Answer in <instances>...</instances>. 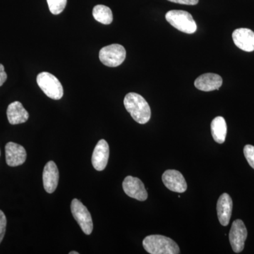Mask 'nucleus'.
I'll return each mask as SVG.
<instances>
[{
  "mask_svg": "<svg viewBox=\"0 0 254 254\" xmlns=\"http://www.w3.org/2000/svg\"><path fill=\"white\" fill-rule=\"evenodd\" d=\"M247 235V227L244 222L241 220H235L229 235L230 245L235 253H241L243 251Z\"/></svg>",
  "mask_w": 254,
  "mask_h": 254,
  "instance_id": "nucleus-7",
  "label": "nucleus"
},
{
  "mask_svg": "<svg viewBox=\"0 0 254 254\" xmlns=\"http://www.w3.org/2000/svg\"><path fill=\"white\" fill-rule=\"evenodd\" d=\"M79 253H78V252H69V254H78Z\"/></svg>",
  "mask_w": 254,
  "mask_h": 254,
  "instance_id": "nucleus-24",
  "label": "nucleus"
},
{
  "mask_svg": "<svg viewBox=\"0 0 254 254\" xmlns=\"http://www.w3.org/2000/svg\"><path fill=\"white\" fill-rule=\"evenodd\" d=\"M37 83L43 93L53 100H60L63 97V85L54 75L41 72L37 76Z\"/></svg>",
  "mask_w": 254,
  "mask_h": 254,
  "instance_id": "nucleus-4",
  "label": "nucleus"
},
{
  "mask_svg": "<svg viewBox=\"0 0 254 254\" xmlns=\"http://www.w3.org/2000/svg\"><path fill=\"white\" fill-rule=\"evenodd\" d=\"M7 79V74L5 72L4 66L0 64V87L6 82Z\"/></svg>",
  "mask_w": 254,
  "mask_h": 254,
  "instance_id": "nucleus-23",
  "label": "nucleus"
},
{
  "mask_svg": "<svg viewBox=\"0 0 254 254\" xmlns=\"http://www.w3.org/2000/svg\"><path fill=\"white\" fill-rule=\"evenodd\" d=\"M162 180L165 186L172 191L184 193L187 190V184L185 177L177 170H166L163 173Z\"/></svg>",
  "mask_w": 254,
  "mask_h": 254,
  "instance_id": "nucleus-10",
  "label": "nucleus"
},
{
  "mask_svg": "<svg viewBox=\"0 0 254 254\" xmlns=\"http://www.w3.org/2000/svg\"><path fill=\"white\" fill-rule=\"evenodd\" d=\"M6 163L10 167H17L26 162L27 153L22 145L9 142L5 145Z\"/></svg>",
  "mask_w": 254,
  "mask_h": 254,
  "instance_id": "nucleus-9",
  "label": "nucleus"
},
{
  "mask_svg": "<svg viewBox=\"0 0 254 254\" xmlns=\"http://www.w3.org/2000/svg\"><path fill=\"white\" fill-rule=\"evenodd\" d=\"M244 154L251 167L254 169V146L252 145H245Z\"/></svg>",
  "mask_w": 254,
  "mask_h": 254,
  "instance_id": "nucleus-20",
  "label": "nucleus"
},
{
  "mask_svg": "<svg viewBox=\"0 0 254 254\" xmlns=\"http://www.w3.org/2000/svg\"><path fill=\"white\" fill-rule=\"evenodd\" d=\"M6 218L2 210H0V244L4 239L6 232Z\"/></svg>",
  "mask_w": 254,
  "mask_h": 254,
  "instance_id": "nucleus-21",
  "label": "nucleus"
},
{
  "mask_svg": "<svg viewBox=\"0 0 254 254\" xmlns=\"http://www.w3.org/2000/svg\"><path fill=\"white\" fill-rule=\"evenodd\" d=\"M212 136L214 141L222 144L225 141L227 136V124L225 119L222 117H217L212 121L211 125Z\"/></svg>",
  "mask_w": 254,
  "mask_h": 254,
  "instance_id": "nucleus-17",
  "label": "nucleus"
},
{
  "mask_svg": "<svg viewBox=\"0 0 254 254\" xmlns=\"http://www.w3.org/2000/svg\"><path fill=\"white\" fill-rule=\"evenodd\" d=\"M144 250L150 254H178V245L169 237L153 235L145 237L143 241Z\"/></svg>",
  "mask_w": 254,
  "mask_h": 254,
  "instance_id": "nucleus-2",
  "label": "nucleus"
},
{
  "mask_svg": "<svg viewBox=\"0 0 254 254\" xmlns=\"http://www.w3.org/2000/svg\"><path fill=\"white\" fill-rule=\"evenodd\" d=\"M233 203L231 197L227 193L220 195L217 203V213L219 221L223 226H227L230 223L231 218Z\"/></svg>",
  "mask_w": 254,
  "mask_h": 254,
  "instance_id": "nucleus-15",
  "label": "nucleus"
},
{
  "mask_svg": "<svg viewBox=\"0 0 254 254\" xmlns=\"http://www.w3.org/2000/svg\"><path fill=\"white\" fill-rule=\"evenodd\" d=\"M171 2L186 5H195L198 4V0H168Z\"/></svg>",
  "mask_w": 254,
  "mask_h": 254,
  "instance_id": "nucleus-22",
  "label": "nucleus"
},
{
  "mask_svg": "<svg viewBox=\"0 0 254 254\" xmlns=\"http://www.w3.org/2000/svg\"><path fill=\"white\" fill-rule=\"evenodd\" d=\"M93 16L98 22L105 25H109L113 22V11L105 5H96L93 9Z\"/></svg>",
  "mask_w": 254,
  "mask_h": 254,
  "instance_id": "nucleus-18",
  "label": "nucleus"
},
{
  "mask_svg": "<svg viewBox=\"0 0 254 254\" xmlns=\"http://www.w3.org/2000/svg\"><path fill=\"white\" fill-rule=\"evenodd\" d=\"M110 155V148L108 142L100 140L97 143L92 155V165L97 171H103L106 168Z\"/></svg>",
  "mask_w": 254,
  "mask_h": 254,
  "instance_id": "nucleus-11",
  "label": "nucleus"
},
{
  "mask_svg": "<svg viewBox=\"0 0 254 254\" xmlns=\"http://www.w3.org/2000/svg\"><path fill=\"white\" fill-rule=\"evenodd\" d=\"M126 50L123 46L113 44L105 46L100 50V62L109 67H116L124 63L126 58Z\"/></svg>",
  "mask_w": 254,
  "mask_h": 254,
  "instance_id": "nucleus-5",
  "label": "nucleus"
},
{
  "mask_svg": "<svg viewBox=\"0 0 254 254\" xmlns=\"http://www.w3.org/2000/svg\"><path fill=\"white\" fill-rule=\"evenodd\" d=\"M235 46L245 52L254 51V32L249 28H238L232 33Z\"/></svg>",
  "mask_w": 254,
  "mask_h": 254,
  "instance_id": "nucleus-12",
  "label": "nucleus"
},
{
  "mask_svg": "<svg viewBox=\"0 0 254 254\" xmlns=\"http://www.w3.org/2000/svg\"><path fill=\"white\" fill-rule=\"evenodd\" d=\"M167 21L179 31L192 34L197 30V25L190 13L183 10H171L165 15Z\"/></svg>",
  "mask_w": 254,
  "mask_h": 254,
  "instance_id": "nucleus-3",
  "label": "nucleus"
},
{
  "mask_svg": "<svg viewBox=\"0 0 254 254\" xmlns=\"http://www.w3.org/2000/svg\"><path fill=\"white\" fill-rule=\"evenodd\" d=\"M50 12L54 15L61 14L66 7L67 0H47Z\"/></svg>",
  "mask_w": 254,
  "mask_h": 254,
  "instance_id": "nucleus-19",
  "label": "nucleus"
},
{
  "mask_svg": "<svg viewBox=\"0 0 254 254\" xmlns=\"http://www.w3.org/2000/svg\"><path fill=\"white\" fill-rule=\"evenodd\" d=\"M59 178V170L56 164L53 161L48 162L45 165L43 173V187L48 193H53L56 190Z\"/></svg>",
  "mask_w": 254,
  "mask_h": 254,
  "instance_id": "nucleus-13",
  "label": "nucleus"
},
{
  "mask_svg": "<svg viewBox=\"0 0 254 254\" xmlns=\"http://www.w3.org/2000/svg\"><path fill=\"white\" fill-rule=\"evenodd\" d=\"M124 105L136 123L144 125L151 117V110L146 100L141 95L129 93L125 96Z\"/></svg>",
  "mask_w": 254,
  "mask_h": 254,
  "instance_id": "nucleus-1",
  "label": "nucleus"
},
{
  "mask_svg": "<svg viewBox=\"0 0 254 254\" xmlns=\"http://www.w3.org/2000/svg\"><path fill=\"white\" fill-rule=\"evenodd\" d=\"M71 213L78 222L82 231L87 235H91L93 230V220L88 209L79 200L74 198L71 203Z\"/></svg>",
  "mask_w": 254,
  "mask_h": 254,
  "instance_id": "nucleus-6",
  "label": "nucleus"
},
{
  "mask_svg": "<svg viewBox=\"0 0 254 254\" xmlns=\"http://www.w3.org/2000/svg\"><path fill=\"white\" fill-rule=\"evenodd\" d=\"M124 191L128 196L140 201L148 198V193L141 180L132 176H127L123 184Z\"/></svg>",
  "mask_w": 254,
  "mask_h": 254,
  "instance_id": "nucleus-8",
  "label": "nucleus"
},
{
  "mask_svg": "<svg viewBox=\"0 0 254 254\" xmlns=\"http://www.w3.org/2000/svg\"><path fill=\"white\" fill-rule=\"evenodd\" d=\"M222 85V78L216 73H208L200 75L195 79L194 86L200 91L209 92L219 90Z\"/></svg>",
  "mask_w": 254,
  "mask_h": 254,
  "instance_id": "nucleus-14",
  "label": "nucleus"
},
{
  "mask_svg": "<svg viewBox=\"0 0 254 254\" xmlns=\"http://www.w3.org/2000/svg\"><path fill=\"white\" fill-rule=\"evenodd\" d=\"M8 121L12 125H19L27 122L29 114L20 102L15 101L8 106L6 110Z\"/></svg>",
  "mask_w": 254,
  "mask_h": 254,
  "instance_id": "nucleus-16",
  "label": "nucleus"
},
{
  "mask_svg": "<svg viewBox=\"0 0 254 254\" xmlns=\"http://www.w3.org/2000/svg\"><path fill=\"white\" fill-rule=\"evenodd\" d=\"M0 155H1V152H0Z\"/></svg>",
  "mask_w": 254,
  "mask_h": 254,
  "instance_id": "nucleus-25",
  "label": "nucleus"
}]
</instances>
